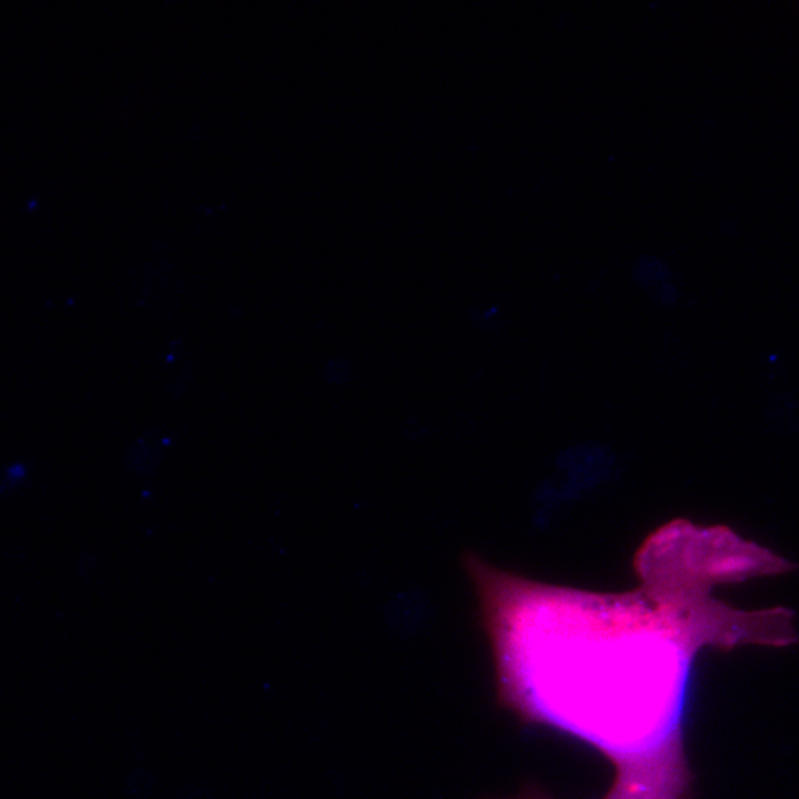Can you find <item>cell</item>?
Instances as JSON below:
<instances>
[{
    "mask_svg": "<svg viewBox=\"0 0 799 799\" xmlns=\"http://www.w3.org/2000/svg\"><path fill=\"white\" fill-rule=\"evenodd\" d=\"M635 591L591 593L502 573L478 558L500 695L618 766L615 791L673 799L684 786L682 724L704 644H791V611L740 613L713 600L722 582L791 569L728 529L671 524L644 546Z\"/></svg>",
    "mask_w": 799,
    "mask_h": 799,
    "instance_id": "cell-1",
    "label": "cell"
},
{
    "mask_svg": "<svg viewBox=\"0 0 799 799\" xmlns=\"http://www.w3.org/2000/svg\"><path fill=\"white\" fill-rule=\"evenodd\" d=\"M611 799H646V797H637V795H626V793H620V791H613Z\"/></svg>",
    "mask_w": 799,
    "mask_h": 799,
    "instance_id": "cell-2",
    "label": "cell"
}]
</instances>
